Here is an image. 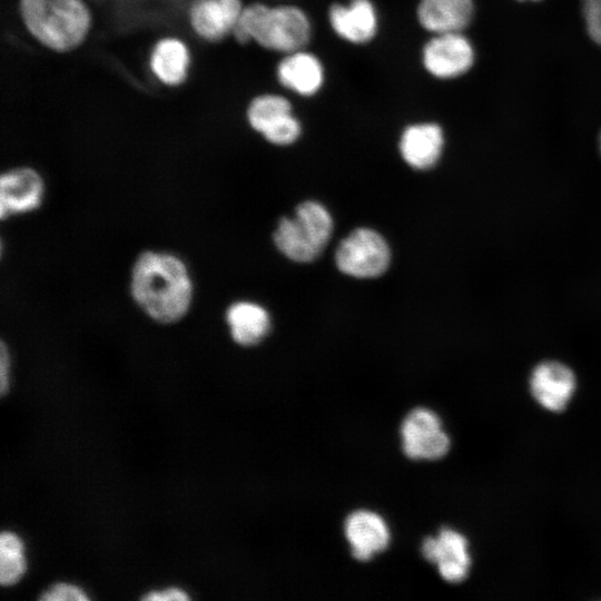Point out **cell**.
<instances>
[{
	"label": "cell",
	"instance_id": "19",
	"mask_svg": "<svg viewBox=\"0 0 601 601\" xmlns=\"http://www.w3.org/2000/svg\"><path fill=\"white\" fill-rule=\"evenodd\" d=\"M188 51L178 39L160 40L154 48L150 67L155 76L166 85L180 83L187 72Z\"/></svg>",
	"mask_w": 601,
	"mask_h": 601
},
{
	"label": "cell",
	"instance_id": "2",
	"mask_svg": "<svg viewBox=\"0 0 601 601\" xmlns=\"http://www.w3.org/2000/svg\"><path fill=\"white\" fill-rule=\"evenodd\" d=\"M233 35L240 43L253 40L266 49L290 53L308 43L311 24L297 7L254 3L243 9Z\"/></svg>",
	"mask_w": 601,
	"mask_h": 601
},
{
	"label": "cell",
	"instance_id": "13",
	"mask_svg": "<svg viewBox=\"0 0 601 601\" xmlns=\"http://www.w3.org/2000/svg\"><path fill=\"white\" fill-rule=\"evenodd\" d=\"M243 9L240 0H196L190 8V22L201 38L219 40L233 32Z\"/></svg>",
	"mask_w": 601,
	"mask_h": 601
},
{
	"label": "cell",
	"instance_id": "16",
	"mask_svg": "<svg viewBox=\"0 0 601 601\" xmlns=\"http://www.w3.org/2000/svg\"><path fill=\"white\" fill-rule=\"evenodd\" d=\"M444 136L436 124L424 122L408 126L402 134L400 151L413 168L427 169L441 157Z\"/></svg>",
	"mask_w": 601,
	"mask_h": 601
},
{
	"label": "cell",
	"instance_id": "24",
	"mask_svg": "<svg viewBox=\"0 0 601 601\" xmlns=\"http://www.w3.org/2000/svg\"><path fill=\"white\" fill-rule=\"evenodd\" d=\"M11 353L4 341L0 343V392L6 395L10 387Z\"/></svg>",
	"mask_w": 601,
	"mask_h": 601
},
{
	"label": "cell",
	"instance_id": "18",
	"mask_svg": "<svg viewBox=\"0 0 601 601\" xmlns=\"http://www.w3.org/2000/svg\"><path fill=\"white\" fill-rule=\"evenodd\" d=\"M279 82L302 96L316 93L323 85L324 72L319 60L303 50L287 53L277 67Z\"/></svg>",
	"mask_w": 601,
	"mask_h": 601
},
{
	"label": "cell",
	"instance_id": "10",
	"mask_svg": "<svg viewBox=\"0 0 601 601\" xmlns=\"http://www.w3.org/2000/svg\"><path fill=\"white\" fill-rule=\"evenodd\" d=\"M473 60L472 45L461 32L435 33L423 49L425 69L441 79L465 73L472 67Z\"/></svg>",
	"mask_w": 601,
	"mask_h": 601
},
{
	"label": "cell",
	"instance_id": "25",
	"mask_svg": "<svg viewBox=\"0 0 601 601\" xmlns=\"http://www.w3.org/2000/svg\"><path fill=\"white\" fill-rule=\"evenodd\" d=\"M520 1H523V0H520ZM529 1H539V0H529Z\"/></svg>",
	"mask_w": 601,
	"mask_h": 601
},
{
	"label": "cell",
	"instance_id": "21",
	"mask_svg": "<svg viewBox=\"0 0 601 601\" xmlns=\"http://www.w3.org/2000/svg\"><path fill=\"white\" fill-rule=\"evenodd\" d=\"M88 599L82 588L68 582L55 583L40 595L41 601H87Z\"/></svg>",
	"mask_w": 601,
	"mask_h": 601
},
{
	"label": "cell",
	"instance_id": "17",
	"mask_svg": "<svg viewBox=\"0 0 601 601\" xmlns=\"http://www.w3.org/2000/svg\"><path fill=\"white\" fill-rule=\"evenodd\" d=\"M472 0H420L417 18L433 33L461 32L471 22Z\"/></svg>",
	"mask_w": 601,
	"mask_h": 601
},
{
	"label": "cell",
	"instance_id": "12",
	"mask_svg": "<svg viewBox=\"0 0 601 601\" xmlns=\"http://www.w3.org/2000/svg\"><path fill=\"white\" fill-rule=\"evenodd\" d=\"M575 385L572 370L555 361L540 363L530 378L533 397L552 412H561L566 407Z\"/></svg>",
	"mask_w": 601,
	"mask_h": 601
},
{
	"label": "cell",
	"instance_id": "22",
	"mask_svg": "<svg viewBox=\"0 0 601 601\" xmlns=\"http://www.w3.org/2000/svg\"><path fill=\"white\" fill-rule=\"evenodd\" d=\"M582 13L590 38L601 47V0H583Z\"/></svg>",
	"mask_w": 601,
	"mask_h": 601
},
{
	"label": "cell",
	"instance_id": "9",
	"mask_svg": "<svg viewBox=\"0 0 601 601\" xmlns=\"http://www.w3.org/2000/svg\"><path fill=\"white\" fill-rule=\"evenodd\" d=\"M423 558L436 564L440 575L450 583H460L469 575V542L460 532L443 528L436 536H427L421 545Z\"/></svg>",
	"mask_w": 601,
	"mask_h": 601
},
{
	"label": "cell",
	"instance_id": "6",
	"mask_svg": "<svg viewBox=\"0 0 601 601\" xmlns=\"http://www.w3.org/2000/svg\"><path fill=\"white\" fill-rule=\"evenodd\" d=\"M47 183L39 170L18 166L0 176V219L27 216L39 210L46 200Z\"/></svg>",
	"mask_w": 601,
	"mask_h": 601
},
{
	"label": "cell",
	"instance_id": "7",
	"mask_svg": "<svg viewBox=\"0 0 601 601\" xmlns=\"http://www.w3.org/2000/svg\"><path fill=\"white\" fill-rule=\"evenodd\" d=\"M402 447L412 460L433 461L443 457L451 441L437 414L425 407L411 411L401 426Z\"/></svg>",
	"mask_w": 601,
	"mask_h": 601
},
{
	"label": "cell",
	"instance_id": "8",
	"mask_svg": "<svg viewBox=\"0 0 601 601\" xmlns=\"http://www.w3.org/2000/svg\"><path fill=\"white\" fill-rule=\"evenodd\" d=\"M250 126L274 145H289L300 135V125L292 115L289 101L277 95L256 97L249 105Z\"/></svg>",
	"mask_w": 601,
	"mask_h": 601
},
{
	"label": "cell",
	"instance_id": "11",
	"mask_svg": "<svg viewBox=\"0 0 601 601\" xmlns=\"http://www.w3.org/2000/svg\"><path fill=\"white\" fill-rule=\"evenodd\" d=\"M344 533L353 558L361 562L372 560L391 542V532L385 520L367 510L351 513L345 521Z\"/></svg>",
	"mask_w": 601,
	"mask_h": 601
},
{
	"label": "cell",
	"instance_id": "23",
	"mask_svg": "<svg viewBox=\"0 0 601 601\" xmlns=\"http://www.w3.org/2000/svg\"><path fill=\"white\" fill-rule=\"evenodd\" d=\"M141 599L147 601H186L189 600L190 597L179 587H167L148 591Z\"/></svg>",
	"mask_w": 601,
	"mask_h": 601
},
{
	"label": "cell",
	"instance_id": "15",
	"mask_svg": "<svg viewBox=\"0 0 601 601\" xmlns=\"http://www.w3.org/2000/svg\"><path fill=\"white\" fill-rule=\"evenodd\" d=\"M329 21L341 38L353 43L371 41L377 30L375 8L370 0H351L347 6H332Z\"/></svg>",
	"mask_w": 601,
	"mask_h": 601
},
{
	"label": "cell",
	"instance_id": "3",
	"mask_svg": "<svg viewBox=\"0 0 601 601\" xmlns=\"http://www.w3.org/2000/svg\"><path fill=\"white\" fill-rule=\"evenodd\" d=\"M20 12L29 32L58 51L78 46L90 24L89 11L81 0H20Z\"/></svg>",
	"mask_w": 601,
	"mask_h": 601
},
{
	"label": "cell",
	"instance_id": "14",
	"mask_svg": "<svg viewBox=\"0 0 601 601\" xmlns=\"http://www.w3.org/2000/svg\"><path fill=\"white\" fill-rule=\"evenodd\" d=\"M231 339L244 347L259 344L268 334L270 318L268 312L252 300H235L224 314Z\"/></svg>",
	"mask_w": 601,
	"mask_h": 601
},
{
	"label": "cell",
	"instance_id": "1",
	"mask_svg": "<svg viewBox=\"0 0 601 601\" xmlns=\"http://www.w3.org/2000/svg\"><path fill=\"white\" fill-rule=\"evenodd\" d=\"M128 294L134 305L150 322L160 326L178 325L190 314L196 285L188 263L177 253L141 249L128 275Z\"/></svg>",
	"mask_w": 601,
	"mask_h": 601
},
{
	"label": "cell",
	"instance_id": "5",
	"mask_svg": "<svg viewBox=\"0 0 601 601\" xmlns=\"http://www.w3.org/2000/svg\"><path fill=\"white\" fill-rule=\"evenodd\" d=\"M337 268L356 278H373L386 272L391 250L386 240L371 228H357L346 236L335 253Z\"/></svg>",
	"mask_w": 601,
	"mask_h": 601
},
{
	"label": "cell",
	"instance_id": "4",
	"mask_svg": "<svg viewBox=\"0 0 601 601\" xmlns=\"http://www.w3.org/2000/svg\"><path fill=\"white\" fill-rule=\"evenodd\" d=\"M333 219L319 203L307 200L296 207L293 218L284 217L274 233L276 247L297 263L315 260L327 245Z\"/></svg>",
	"mask_w": 601,
	"mask_h": 601
},
{
	"label": "cell",
	"instance_id": "20",
	"mask_svg": "<svg viewBox=\"0 0 601 601\" xmlns=\"http://www.w3.org/2000/svg\"><path fill=\"white\" fill-rule=\"evenodd\" d=\"M27 571L26 548L22 539L12 531L0 535V583L11 587L20 581Z\"/></svg>",
	"mask_w": 601,
	"mask_h": 601
},
{
	"label": "cell",
	"instance_id": "26",
	"mask_svg": "<svg viewBox=\"0 0 601 601\" xmlns=\"http://www.w3.org/2000/svg\"><path fill=\"white\" fill-rule=\"evenodd\" d=\"M600 148H601V136H600Z\"/></svg>",
	"mask_w": 601,
	"mask_h": 601
}]
</instances>
